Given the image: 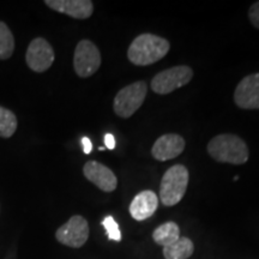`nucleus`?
I'll list each match as a JSON object with an SVG mask.
<instances>
[{"label":"nucleus","instance_id":"20e7f679","mask_svg":"<svg viewBox=\"0 0 259 259\" xmlns=\"http://www.w3.org/2000/svg\"><path fill=\"white\" fill-rule=\"evenodd\" d=\"M147 94L148 87L144 80L128 84L127 87L118 92L114 97L113 102L114 113L122 119L131 118L144 103Z\"/></svg>","mask_w":259,"mask_h":259},{"label":"nucleus","instance_id":"9d476101","mask_svg":"<svg viewBox=\"0 0 259 259\" xmlns=\"http://www.w3.org/2000/svg\"><path fill=\"white\" fill-rule=\"evenodd\" d=\"M84 177L103 192H113L118 186V179L112 169L97 161H88L83 167Z\"/></svg>","mask_w":259,"mask_h":259},{"label":"nucleus","instance_id":"dca6fc26","mask_svg":"<svg viewBox=\"0 0 259 259\" xmlns=\"http://www.w3.org/2000/svg\"><path fill=\"white\" fill-rule=\"evenodd\" d=\"M17 116L12 111L0 106V137L10 138L17 131Z\"/></svg>","mask_w":259,"mask_h":259},{"label":"nucleus","instance_id":"6ab92c4d","mask_svg":"<svg viewBox=\"0 0 259 259\" xmlns=\"http://www.w3.org/2000/svg\"><path fill=\"white\" fill-rule=\"evenodd\" d=\"M248 18H250L252 25L259 29V2H255L251 5L248 10Z\"/></svg>","mask_w":259,"mask_h":259},{"label":"nucleus","instance_id":"f8f14e48","mask_svg":"<svg viewBox=\"0 0 259 259\" xmlns=\"http://www.w3.org/2000/svg\"><path fill=\"white\" fill-rule=\"evenodd\" d=\"M45 4L54 11L76 19H87L94 12V4L90 0H46Z\"/></svg>","mask_w":259,"mask_h":259},{"label":"nucleus","instance_id":"aec40b11","mask_svg":"<svg viewBox=\"0 0 259 259\" xmlns=\"http://www.w3.org/2000/svg\"><path fill=\"white\" fill-rule=\"evenodd\" d=\"M105 144L107 149H109V150H113V149L115 148V138L114 136L112 134H107L105 136Z\"/></svg>","mask_w":259,"mask_h":259},{"label":"nucleus","instance_id":"412c9836","mask_svg":"<svg viewBox=\"0 0 259 259\" xmlns=\"http://www.w3.org/2000/svg\"><path fill=\"white\" fill-rule=\"evenodd\" d=\"M82 145H83V151L84 154L89 155L90 153H92L93 150V144L92 142H90V139L88 137H83L82 138Z\"/></svg>","mask_w":259,"mask_h":259},{"label":"nucleus","instance_id":"39448f33","mask_svg":"<svg viewBox=\"0 0 259 259\" xmlns=\"http://www.w3.org/2000/svg\"><path fill=\"white\" fill-rule=\"evenodd\" d=\"M193 77V70L186 65L173 66L158 72L151 80V89L158 95H167L185 87Z\"/></svg>","mask_w":259,"mask_h":259},{"label":"nucleus","instance_id":"6e6552de","mask_svg":"<svg viewBox=\"0 0 259 259\" xmlns=\"http://www.w3.org/2000/svg\"><path fill=\"white\" fill-rule=\"evenodd\" d=\"M54 59H56L54 50L46 38L36 37L29 44L25 53V61L29 69L34 72H46L53 65Z\"/></svg>","mask_w":259,"mask_h":259},{"label":"nucleus","instance_id":"f3484780","mask_svg":"<svg viewBox=\"0 0 259 259\" xmlns=\"http://www.w3.org/2000/svg\"><path fill=\"white\" fill-rule=\"evenodd\" d=\"M15 51V38L8 25L0 21V60L12 57Z\"/></svg>","mask_w":259,"mask_h":259},{"label":"nucleus","instance_id":"7ed1b4c3","mask_svg":"<svg viewBox=\"0 0 259 259\" xmlns=\"http://www.w3.org/2000/svg\"><path fill=\"white\" fill-rule=\"evenodd\" d=\"M189 170L183 164L170 167L161 180L160 198L164 206H174L185 196L189 185Z\"/></svg>","mask_w":259,"mask_h":259},{"label":"nucleus","instance_id":"f03ea898","mask_svg":"<svg viewBox=\"0 0 259 259\" xmlns=\"http://www.w3.org/2000/svg\"><path fill=\"white\" fill-rule=\"evenodd\" d=\"M208 153L220 163L244 164L248 160V148L244 139L232 134L213 137L208 144Z\"/></svg>","mask_w":259,"mask_h":259},{"label":"nucleus","instance_id":"ddd939ff","mask_svg":"<svg viewBox=\"0 0 259 259\" xmlns=\"http://www.w3.org/2000/svg\"><path fill=\"white\" fill-rule=\"evenodd\" d=\"M158 206V197L151 190L139 192L130 204V213L137 221H144L156 212Z\"/></svg>","mask_w":259,"mask_h":259},{"label":"nucleus","instance_id":"423d86ee","mask_svg":"<svg viewBox=\"0 0 259 259\" xmlns=\"http://www.w3.org/2000/svg\"><path fill=\"white\" fill-rule=\"evenodd\" d=\"M101 66V53L94 42L82 40L77 44L73 56V67L77 76L88 78Z\"/></svg>","mask_w":259,"mask_h":259},{"label":"nucleus","instance_id":"f257e3e1","mask_svg":"<svg viewBox=\"0 0 259 259\" xmlns=\"http://www.w3.org/2000/svg\"><path fill=\"white\" fill-rule=\"evenodd\" d=\"M170 44L155 34H141L132 41L127 50V58L134 65L147 66L163 59L169 52Z\"/></svg>","mask_w":259,"mask_h":259},{"label":"nucleus","instance_id":"1a4fd4ad","mask_svg":"<svg viewBox=\"0 0 259 259\" xmlns=\"http://www.w3.org/2000/svg\"><path fill=\"white\" fill-rule=\"evenodd\" d=\"M235 105L241 109H259V73L246 76L234 92Z\"/></svg>","mask_w":259,"mask_h":259},{"label":"nucleus","instance_id":"0eeeda50","mask_svg":"<svg viewBox=\"0 0 259 259\" xmlns=\"http://www.w3.org/2000/svg\"><path fill=\"white\" fill-rule=\"evenodd\" d=\"M57 240L65 246L79 248L88 241V221L80 215H74L66 223L60 226L56 233Z\"/></svg>","mask_w":259,"mask_h":259},{"label":"nucleus","instance_id":"2eb2a0df","mask_svg":"<svg viewBox=\"0 0 259 259\" xmlns=\"http://www.w3.org/2000/svg\"><path fill=\"white\" fill-rule=\"evenodd\" d=\"M194 245L191 239L181 238L169 246L163 247V255L166 259H187L193 254Z\"/></svg>","mask_w":259,"mask_h":259},{"label":"nucleus","instance_id":"a211bd4d","mask_svg":"<svg viewBox=\"0 0 259 259\" xmlns=\"http://www.w3.org/2000/svg\"><path fill=\"white\" fill-rule=\"evenodd\" d=\"M102 226L105 227L109 240L118 241V242L121 240L120 229H119L118 223L115 222V220L113 219V216H106L102 221Z\"/></svg>","mask_w":259,"mask_h":259},{"label":"nucleus","instance_id":"9b49d317","mask_svg":"<svg viewBox=\"0 0 259 259\" xmlns=\"http://www.w3.org/2000/svg\"><path fill=\"white\" fill-rule=\"evenodd\" d=\"M185 139L177 134H167L156 139L151 149V155L157 161L176 158L185 150Z\"/></svg>","mask_w":259,"mask_h":259},{"label":"nucleus","instance_id":"4468645a","mask_svg":"<svg viewBox=\"0 0 259 259\" xmlns=\"http://www.w3.org/2000/svg\"><path fill=\"white\" fill-rule=\"evenodd\" d=\"M153 239L157 245L169 246L180 239V228L176 222H166L157 227L153 233Z\"/></svg>","mask_w":259,"mask_h":259}]
</instances>
